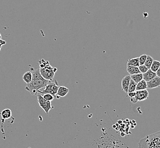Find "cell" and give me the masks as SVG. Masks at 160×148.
Segmentation results:
<instances>
[{"label": "cell", "mask_w": 160, "mask_h": 148, "mask_svg": "<svg viewBox=\"0 0 160 148\" xmlns=\"http://www.w3.org/2000/svg\"><path fill=\"white\" fill-rule=\"evenodd\" d=\"M149 97V92L147 90L136 91L135 98L137 101H142L147 100Z\"/></svg>", "instance_id": "cell-6"}, {"label": "cell", "mask_w": 160, "mask_h": 148, "mask_svg": "<svg viewBox=\"0 0 160 148\" xmlns=\"http://www.w3.org/2000/svg\"><path fill=\"white\" fill-rule=\"evenodd\" d=\"M39 72L45 80L52 81L54 78L55 73L57 70L56 68L52 67L48 61L42 62L40 64Z\"/></svg>", "instance_id": "cell-3"}, {"label": "cell", "mask_w": 160, "mask_h": 148, "mask_svg": "<svg viewBox=\"0 0 160 148\" xmlns=\"http://www.w3.org/2000/svg\"><path fill=\"white\" fill-rule=\"evenodd\" d=\"M138 69H139V71L140 72V73L142 74L145 73L146 72H147L148 70H149L145 65L140 66L138 67Z\"/></svg>", "instance_id": "cell-22"}, {"label": "cell", "mask_w": 160, "mask_h": 148, "mask_svg": "<svg viewBox=\"0 0 160 148\" xmlns=\"http://www.w3.org/2000/svg\"><path fill=\"white\" fill-rule=\"evenodd\" d=\"M136 86L137 84L135 83L134 81L131 80L130 83L128 87V92H136Z\"/></svg>", "instance_id": "cell-18"}, {"label": "cell", "mask_w": 160, "mask_h": 148, "mask_svg": "<svg viewBox=\"0 0 160 148\" xmlns=\"http://www.w3.org/2000/svg\"><path fill=\"white\" fill-rule=\"evenodd\" d=\"M1 115L3 120L9 119L12 117V111L8 108L5 109L1 112Z\"/></svg>", "instance_id": "cell-13"}, {"label": "cell", "mask_w": 160, "mask_h": 148, "mask_svg": "<svg viewBox=\"0 0 160 148\" xmlns=\"http://www.w3.org/2000/svg\"><path fill=\"white\" fill-rule=\"evenodd\" d=\"M37 99L39 106L45 111L46 114H48L50 110L54 108V106H52L51 105V101L44 99L41 95H37Z\"/></svg>", "instance_id": "cell-5"}, {"label": "cell", "mask_w": 160, "mask_h": 148, "mask_svg": "<svg viewBox=\"0 0 160 148\" xmlns=\"http://www.w3.org/2000/svg\"><path fill=\"white\" fill-rule=\"evenodd\" d=\"M127 71L131 75L140 73L138 67H135V66H128V65H127Z\"/></svg>", "instance_id": "cell-11"}, {"label": "cell", "mask_w": 160, "mask_h": 148, "mask_svg": "<svg viewBox=\"0 0 160 148\" xmlns=\"http://www.w3.org/2000/svg\"><path fill=\"white\" fill-rule=\"evenodd\" d=\"M160 62L158 61H154V60L152 64L151 65L150 70L151 71H153L154 72H156L158 68L160 67Z\"/></svg>", "instance_id": "cell-17"}, {"label": "cell", "mask_w": 160, "mask_h": 148, "mask_svg": "<svg viewBox=\"0 0 160 148\" xmlns=\"http://www.w3.org/2000/svg\"><path fill=\"white\" fill-rule=\"evenodd\" d=\"M32 75L31 71H28L23 74L22 76L23 81L25 82L26 83L29 84L32 81Z\"/></svg>", "instance_id": "cell-12"}, {"label": "cell", "mask_w": 160, "mask_h": 148, "mask_svg": "<svg viewBox=\"0 0 160 148\" xmlns=\"http://www.w3.org/2000/svg\"><path fill=\"white\" fill-rule=\"evenodd\" d=\"M147 55L146 54H142L141 55L139 58H138V61H139V64L140 66L141 65H144L145 64V62L146 61V59L147 58Z\"/></svg>", "instance_id": "cell-20"}, {"label": "cell", "mask_w": 160, "mask_h": 148, "mask_svg": "<svg viewBox=\"0 0 160 148\" xmlns=\"http://www.w3.org/2000/svg\"><path fill=\"white\" fill-rule=\"evenodd\" d=\"M131 80L130 75H126L125 77L122 79V91H124L125 93H128V87L130 83V81Z\"/></svg>", "instance_id": "cell-8"}, {"label": "cell", "mask_w": 160, "mask_h": 148, "mask_svg": "<svg viewBox=\"0 0 160 148\" xmlns=\"http://www.w3.org/2000/svg\"><path fill=\"white\" fill-rule=\"evenodd\" d=\"M128 96L130 98H133L136 96V92H128Z\"/></svg>", "instance_id": "cell-23"}, {"label": "cell", "mask_w": 160, "mask_h": 148, "mask_svg": "<svg viewBox=\"0 0 160 148\" xmlns=\"http://www.w3.org/2000/svg\"><path fill=\"white\" fill-rule=\"evenodd\" d=\"M147 89V82L144 80H142L137 84L136 91L144 90Z\"/></svg>", "instance_id": "cell-14"}, {"label": "cell", "mask_w": 160, "mask_h": 148, "mask_svg": "<svg viewBox=\"0 0 160 148\" xmlns=\"http://www.w3.org/2000/svg\"><path fill=\"white\" fill-rule=\"evenodd\" d=\"M68 92H69V89L67 87H64V86H59L55 97L57 99L61 98V97H63L68 95Z\"/></svg>", "instance_id": "cell-9"}, {"label": "cell", "mask_w": 160, "mask_h": 148, "mask_svg": "<svg viewBox=\"0 0 160 148\" xmlns=\"http://www.w3.org/2000/svg\"><path fill=\"white\" fill-rule=\"evenodd\" d=\"M148 89H154L160 87V77L156 76L151 81L147 82Z\"/></svg>", "instance_id": "cell-7"}, {"label": "cell", "mask_w": 160, "mask_h": 148, "mask_svg": "<svg viewBox=\"0 0 160 148\" xmlns=\"http://www.w3.org/2000/svg\"><path fill=\"white\" fill-rule=\"evenodd\" d=\"M59 87V86H58L57 81L54 79V81H50L44 88H43L41 90L38 91L37 92V95H41L42 96L44 94L49 93L55 97L57 93L58 92Z\"/></svg>", "instance_id": "cell-4"}, {"label": "cell", "mask_w": 160, "mask_h": 148, "mask_svg": "<svg viewBox=\"0 0 160 148\" xmlns=\"http://www.w3.org/2000/svg\"><path fill=\"white\" fill-rule=\"evenodd\" d=\"M127 65L131 66H135L138 67L140 66L138 58H134L129 59L127 61Z\"/></svg>", "instance_id": "cell-15"}, {"label": "cell", "mask_w": 160, "mask_h": 148, "mask_svg": "<svg viewBox=\"0 0 160 148\" xmlns=\"http://www.w3.org/2000/svg\"><path fill=\"white\" fill-rule=\"evenodd\" d=\"M32 81L29 84H28L25 87V90L31 94L37 95L38 91L41 90L48 84L50 81L45 80L42 77L39 72V69L33 70L32 71Z\"/></svg>", "instance_id": "cell-1"}, {"label": "cell", "mask_w": 160, "mask_h": 148, "mask_svg": "<svg viewBox=\"0 0 160 148\" xmlns=\"http://www.w3.org/2000/svg\"><path fill=\"white\" fill-rule=\"evenodd\" d=\"M130 100H131V101L132 103H136L138 101H137V100L136 99V98L135 97H133V98H130Z\"/></svg>", "instance_id": "cell-24"}, {"label": "cell", "mask_w": 160, "mask_h": 148, "mask_svg": "<svg viewBox=\"0 0 160 148\" xmlns=\"http://www.w3.org/2000/svg\"><path fill=\"white\" fill-rule=\"evenodd\" d=\"M142 75H143V80L145 81L146 82L151 81L152 79H153L154 77L157 76L156 72H154L153 71H151L150 69H149L147 72H146Z\"/></svg>", "instance_id": "cell-10"}, {"label": "cell", "mask_w": 160, "mask_h": 148, "mask_svg": "<svg viewBox=\"0 0 160 148\" xmlns=\"http://www.w3.org/2000/svg\"><path fill=\"white\" fill-rule=\"evenodd\" d=\"M42 96L44 98V99L47 100V101H52L54 99V97L51 94H49V93L44 94V95H42Z\"/></svg>", "instance_id": "cell-21"}, {"label": "cell", "mask_w": 160, "mask_h": 148, "mask_svg": "<svg viewBox=\"0 0 160 148\" xmlns=\"http://www.w3.org/2000/svg\"><path fill=\"white\" fill-rule=\"evenodd\" d=\"M156 74L157 76L160 77V67H159V68H158V70L157 71V72H156Z\"/></svg>", "instance_id": "cell-25"}, {"label": "cell", "mask_w": 160, "mask_h": 148, "mask_svg": "<svg viewBox=\"0 0 160 148\" xmlns=\"http://www.w3.org/2000/svg\"><path fill=\"white\" fill-rule=\"evenodd\" d=\"M138 148H160V131L141 139L138 142Z\"/></svg>", "instance_id": "cell-2"}, {"label": "cell", "mask_w": 160, "mask_h": 148, "mask_svg": "<svg viewBox=\"0 0 160 148\" xmlns=\"http://www.w3.org/2000/svg\"><path fill=\"white\" fill-rule=\"evenodd\" d=\"M154 59L153 58L149 56V55H148L147 58L146 59V61L145 62V64L144 65L148 68V69H150L151 68V65L152 64L153 62Z\"/></svg>", "instance_id": "cell-19"}, {"label": "cell", "mask_w": 160, "mask_h": 148, "mask_svg": "<svg viewBox=\"0 0 160 148\" xmlns=\"http://www.w3.org/2000/svg\"><path fill=\"white\" fill-rule=\"evenodd\" d=\"M130 76H131L132 80L134 81L136 84H138V82H140V81L143 80V75L141 73L135 74V75H130Z\"/></svg>", "instance_id": "cell-16"}]
</instances>
